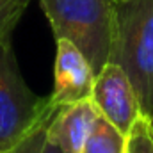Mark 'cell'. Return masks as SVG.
Wrapping results in <instances>:
<instances>
[{
	"instance_id": "obj_1",
	"label": "cell",
	"mask_w": 153,
	"mask_h": 153,
	"mask_svg": "<svg viewBox=\"0 0 153 153\" xmlns=\"http://www.w3.org/2000/svg\"><path fill=\"white\" fill-rule=\"evenodd\" d=\"M109 62L126 73L141 114L153 119V0L116 2Z\"/></svg>"
},
{
	"instance_id": "obj_2",
	"label": "cell",
	"mask_w": 153,
	"mask_h": 153,
	"mask_svg": "<svg viewBox=\"0 0 153 153\" xmlns=\"http://www.w3.org/2000/svg\"><path fill=\"white\" fill-rule=\"evenodd\" d=\"M53 38L70 41L85 57L94 75L109 62L114 0H39Z\"/></svg>"
},
{
	"instance_id": "obj_3",
	"label": "cell",
	"mask_w": 153,
	"mask_h": 153,
	"mask_svg": "<svg viewBox=\"0 0 153 153\" xmlns=\"http://www.w3.org/2000/svg\"><path fill=\"white\" fill-rule=\"evenodd\" d=\"M55 111L50 96L36 94L23 80L11 41L0 43V152L9 153L30 132L48 125Z\"/></svg>"
},
{
	"instance_id": "obj_4",
	"label": "cell",
	"mask_w": 153,
	"mask_h": 153,
	"mask_svg": "<svg viewBox=\"0 0 153 153\" xmlns=\"http://www.w3.org/2000/svg\"><path fill=\"white\" fill-rule=\"evenodd\" d=\"M100 114L109 119L121 134H128L134 121L141 116L137 94L126 73L114 62H107L94 75L91 96Z\"/></svg>"
},
{
	"instance_id": "obj_5",
	"label": "cell",
	"mask_w": 153,
	"mask_h": 153,
	"mask_svg": "<svg viewBox=\"0 0 153 153\" xmlns=\"http://www.w3.org/2000/svg\"><path fill=\"white\" fill-rule=\"evenodd\" d=\"M57 52L53 62V89L50 102L55 109L87 100L93 91L94 71L85 57L66 39H55Z\"/></svg>"
},
{
	"instance_id": "obj_6",
	"label": "cell",
	"mask_w": 153,
	"mask_h": 153,
	"mask_svg": "<svg viewBox=\"0 0 153 153\" xmlns=\"http://www.w3.org/2000/svg\"><path fill=\"white\" fill-rule=\"evenodd\" d=\"M98 116L100 111L91 98L62 105L55 111L46 126V139L62 153H82Z\"/></svg>"
},
{
	"instance_id": "obj_7",
	"label": "cell",
	"mask_w": 153,
	"mask_h": 153,
	"mask_svg": "<svg viewBox=\"0 0 153 153\" xmlns=\"http://www.w3.org/2000/svg\"><path fill=\"white\" fill-rule=\"evenodd\" d=\"M126 135L100 114L84 144L82 153H125Z\"/></svg>"
},
{
	"instance_id": "obj_8",
	"label": "cell",
	"mask_w": 153,
	"mask_h": 153,
	"mask_svg": "<svg viewBox=\"0 0 153 153\" xmlns=\"http://www.w3.org/2000/svg\"><path fill=\"white\" fill-rule=\"evenodd\" d=\"M125 153H153V119L139 116L126 134Z\"/></svg>"
},
{
	"instance_id": "obj_9",
	"label": "cell",
	"mask_w": 153,
	"mask_h": 153,
	"mask_svg": "<svg viewBox=\"0 0 153 153\" xmlns=\"http://www.w3.org/2000/svg\"><path fill=\"white\" fill-rule=\"evenodd\" d=\"M29 4L30 0H0V43L11 41V34Z\"/></svg>"
},
{
	"instance_id": "obj_10",
	"label": "cell",
	"mask_w": 153,
	"mask_h": 153,
	"mask_svg": "<svg viewBox=\"0 0 153 153\" xmlns=\"http://www.w3.org/2000/svg\"><path fill=\"white\" fill-rule=\"evenodd\" d=\"M46 126L48 125H43V126L36 128L34 132H30L9 153H41L43 146H45V141H46Z\"/></svg>"
},
{
	"instance_id": "obj_11",
	"label": "cell",
	"mask_w": 153,
	"mask_h": 153,
	"mask_svg": "<svg viewBox=\"0 0 153 153\" xmlns=\"http://www.w3.org/2000/svg\"><path fill=\"white\" fill-rule=\"evenodd\" d=\"M41 153H62V152H61L52 141L46 139V141H45V146H43V150H41Z\"/></svg>"
},
{
	"instance_id": "obj_12",
	"label": "cell",
	"mask_w": 153,
	"mask_h": 153,
	"mask_svg": "<svg viewBox=\"0 0 153 153\" xmlns=\"http://www.w3.org/2000/svg\"><path fill=\"white\" fill-rule=\"evenodd\" d=\"M114 2H125V0H114Z\"/></svg>"
},
{
	"instance_id": "obj_13",
	"label": "cell",
	"mask_w": 153,
	"mask_h": 153,
	"mask_svg": "<svg viewBox=\"0 0 153 153\" xmlns=\"http://www.w3.org/2000/svg\"><path fill=\"white\" fill-rule=\"evenodd\" d=\"M0 153H2V152H0Z\"/></svg>"
}]
</instances>
